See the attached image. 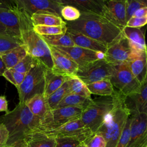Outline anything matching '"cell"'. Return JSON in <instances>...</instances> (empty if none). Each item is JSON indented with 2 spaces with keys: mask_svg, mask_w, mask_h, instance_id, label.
<instances>
[{
  "mask_svg": "<svg viewBox=\"0 0 147 147\" xmlns=\"http://www.w3.org/2000/svg\"><path fill=\"white\" fill-rule=\"evenodd\" d=\"M79 19L66 22L67 28L79 32L107 47L122 35V29L102 15L80 11Z\"/></svg>",
  "mask_w": 147,
  "mask_h": 147,
  "instance_id": "6da1fadb",
  "label": "cell"
},
{
  "mask_svg": "<svg viewBox=\"0 0 147 147\" xmlns=\"http://www.w3.org/2000/svg\"><path fill=\"white\" fill-rule=\"evenodd\" d=\"M80 15V10L71 5H64L61 10V17L68 22L77 20Z\"/></svg>",
  "mask_w": 147,
  "mask_h": 147,
  "instance_id": "8d00e7d4",
  "label": "cell"
},
{
  "mask_svg": "<svg viewBox=\"0 0 147 147\" xmlns=\"http://www.w3.org/2000/svg\"><path fill=\"white\" fill-rule=\"evenodd\" d=\"M113 105L112 95L92 99V102L83 110L80 119L84 126L94 134L103 123L106 115L112 109Z\"/></svg>",
  "mask_w": 147,
  "mask_h": 147,
  "instance_id": "5b68a950",
  "label": "cell"
},
{
  "mask_svg": "<svg viewBox=\"0 0 147 147\" xmlns=\"http://www.w3.org/2000/svg\"><path fill=\"white\" fill-rule=\"evenodd\" d=\"M69 93L68 84L66 80L60 87L47 98L50 109L52 110L55 109L61 100Z\"/></svg>",
  "mask_w": 147,
  "mask_h": 147,
  "instance_id": "4dcf8cb0",
  "label": "cell"
},
{
  "mask_svg": "<svg viewBox=\"0 0 147 147\" xmlns=\"http://www.w3.org/2000/svg\"><path fill=\"white\" fill-rule=\"evenodd\" d=\"M110 81L114 90L125 96L136 93L141 86L131 73L127 63L114 65Z\"/></svg>",
  "mask_w": 147,
  "mask_h": 147,
  "instance_id": "52a82bcc",
  "label": "cell"
},
{
  "mask_svg": "<svg viewBox=\"0 0 147 147\" xmlns=\"http://www.w3.org/2000/svg\"><path fill=\"white\" fill-rule=\"evenodd\" d=\"M63 5H71L80 10V11L93 13L103 16L104 10V1L99 0H59Z\"/></svg>",
  "mask_w": 147,
  "mask_h": 147,
  "instance_id": "7402d4cb",
  "label": "cell"
},
{
  "mask_svg": "<svg viewBox=\"0 0 147 147\" xmlns=\"http://www.w3.org/2000/svg\"><path fill=\"white\" fill-rule=\"evenodd\" d=\"M126 2L125 1H104L103 16L122 29L126 25Z\"/></svg>",
  "mask_w": 147,
  "mask_h": 147,
  "instance_id": "9a60e30c",
  "label": "cell"
},
{
  "mask_svg": "<svg viewBox=\"0 0 147 147\" xmlns=\"http://www.w3.org/2000/svg\"><path fill=\"white\" fill-rule=\"evenodd\" d=\"M147 6V1L126 0V21L133 17L134 13L139 9Z\"/></svg>",
  "mask_w": 147,
  "mask_h": 147,
  "instance_id": "d590c367",
  "label": "cell"
},
{
  "mask_svg": "<svg viewBox=\"0 0 147 147\" xmlns=\"http://www.w3.org/2000/svg\"><path fill=\"white\" fill-rule=\"evenodd\" d=\"M41 36L45 42L51 46L62 47L75 46L72 38L67 32L65 34Z\"/></svg>",
  "mask_w": 147,
  "mask_h": 147,
  "instance_id": "f546056e",
  "label": "cell"
},
{
  "mask_svg": "<svg viewBox=\"0 0 147 147\" xmlns=\"http://www.w3.org/2000/svg\"><path fill=\"white\" fill-rule=\"evenodd\" d=\"M125 102L131 114H147V82H145L138 92L125 96Z\"/></svg>",
  "mask_w": 147,
  "mask_h": 147,
  "instance_id": "ac0fdd59",
  "label": "cell"
},
{
  "mask_svg": "<svg viewBox=\"0 0 147 147\" xmlns=\"http://www.w3.org/2000/svg\"><path fill=\"white\" fill-rule=\"evenodd\" d=\"M133 17H147V6L138 9L134 13Z\"/></svg>",
  "mask_w": 147,
  "mask_h": 147,
  "instance_id": "ee69618b",
  "label": "cell"
},
{
  "mask_svg": "<svg viewBox=\"0 0 147 147\" xmlns=\"http://www.w3.org/2000/svg\"><path fill=\"white\" fill-rule=\"evenodd\" d=\"M49 47L53 61V68L52 70L67 78L76 75L79 68L78 65L69 57L56 49L53 47L49 45Z\"/></svg>",
  "mask_w": 147,
  "mask_h": 147,
  "instance_id": "2e32d148",
  "label": "cell"
},
{
  "mask_svg": "<svg viewBox=\"0 0 147 147\" xmlns=\"http://www.w3.org/2000/svg\"><path fill=\"white\" fill-rule=\"evenodd\" d=\"M55 147H76L80 142H83L77 138L61 137L56 138Z\"/></svg>",
  "mask_w": 147,
  "mask_h": 147,
  "instance_id": "ab89813d",
  "label": "cell"
},
{
  "mask_svg": "<svg viewBox=\"0 0 147 147\" xmlns=\"http://www.w3.org/2000/svg\"><path fill=\"white\" fill-rule=\"evenodd\" d=\"M131 122V114L128 117L123 129L116 147H126L130 138V125Z\"/></svg>",
  "mask_w": 147,
  "mask_h": 147,
  "instance_id": "74e56055",
  "label": "cell"
},
{
  "mask_svg": "<svg viewBox=\"0 0 147 147\" xmlns=\"http://www.w3.org/2000/svg\"><path fill=\"white\" fill-rule=\"evenodd\" d=\"M38 61H40L38 60L28 53L26 56L13 68L19 72L26 74L36 65Z\"/></svg>",
  "mask_w": 147,
  "mask_h": 147,
  "instance_id": "836d02e7",
  "label": "cell"
},
{
  "mask_svg": "<svg viewBox=\"0 0 147 147\" xmlns=\"http://www.w3.org/2000/svg\"><path fill=\"white\" fill-rule=\"evenodd\" d=\"M91 94L98 95L102 96H111L114 88L110 79L102 80L87 85Z\"/></svg>",
  "mask_w": 147,
  "mask_h": 147,
  "instance_id": "83f0119b",
  "label": "cell"
},
{
  "mask_svg": "<svg viewBox=\"0 0 147 147\" xmlns=\"http://www.w3.org/2000/svg\"><path fill=\"white\" fill-rule=\"evenodd\" d=\"M25 75L26 74L19 72L13 68L6 69L3 74V76L16 87L22 83Z\"/></svg>",
  "mask_w": 147,
  "mask_h": 147,
  "instance_id": "e575fe53",
  "label": "cell"
},
{
  "mask_svg": "<svg viewBox=\"0 0 147 147\" xmlns=\"http://www.w3.org/2000/svg\"><path fill=\"white\" fill-rule=\"evenodd\" d=\"M41 131L48 136L55 138L74 137L77 138L82 141H84L93 134L84 126L80 118L69 122L59 126Z\"/></svg>",
  "mask_w": 147,
  "mask_h": 147,
  "instance_id": "30bf717a",
  "label": "cell"
},
{
  "mask_svg": "<svg viewBox=\"0 0 147 147\" xmlns=\"http://www.w3.org/2000/svg\"><path fill=\"white\" fill-rule=\"evenodd\" d=\"M9 139V133L3 124H0V147H5Z\"/></svg>",
  "mask_w": 147,
  "mask_h": 147,
  "instance_id": "b9f144b4",
  "label": "cell"
},
{
  "mask_svg": "<svg viewBox=\"0 0 147 147\" xmlns=\"http://www.w3.org/2000/svg\"><path fill=\"white\" fill-rule=\"evenodd\" d=\"M141 53L134 51L130 46L128 41L122 36L107 47L104 59L113 65L127 63L138 57Z\"/></svg>",
  "mask_w": 147,
  "mask_h": 147,
  "instance_id": "9c48e42d",
  "label": "cell"
},
{
  "mask_svg": "<svg viewBox=\"0 0 147 147\" xmlns=\"http://www.w3.org/2000/svg\"><path fill=\"white\" fill-rule=\"evenodd\" d=\"M113 72L114 65L102 59L79 67L76 75L87 85L102 80H110Z\"/></svg>",
  "mask_w": 147,
  "mask_h": 147,
  "instance_id": "ba28073f",
  "label": "cell"
},
{
  "mask_svg": "<svg viewBox=\"0 0 147 147\" xmlns=\"http://www.w3.org/2000/svg\"><path fill=\"white\" fill-rule=\"evenodd\" d=\"M46 67L40 61L25 75L22 83L17 88L20 103L36 94H44Z\"/></svg>",
  "mask_w": 147,
  "mask_h": 147,
  "instance_id": "8992f818",
  "label": "cell"
},
{
  "mask_svg": "<svg viewBox=\"0 0 147 147\" xmlns=\"http://www.w3.org/2000/svg\"><path fill=\"white\" fill-rule=\"evenodd\" d=\"M83 142L87 147H106V141L103 137L99 133L92 134Z\"/></svg>",
  "mask_w": 147,
  "mask_h": 147,
  "instance_id": "f35d334b",
  "label": "cell"
},
{
  "mask_svg": "<svg viewBox=\"0 0 147 147\" xmlns=\"http://www.w3.org/2000/svg\"><path fill=\"white\" fill-rule=\"evenodd\" d=\"M21 38L6 34H0V53H6L13 48L23 45Z\"/></svg>",
  "mask_w": 147,
  "mask_h": 147,
  "instance_id": "1f68e13d",
  "label": "cell"
},
{
  "mask_svg": "<svg viewBox=\"0 0 147 147\" xmlns=\"http://www.w3.org/2000/svg\"><path fill=\"white\" fill-rule=\"evenodd\" d=\"M147 24V17H131L126 23V26L130 28H140Z\"/></svg>",
  "mask_w": 147,
  "mask_h": 147,
  "instance_id": "60d3db41",
  "label": "cell"
},
{
  "mask_svg": "<svg viewBox=\"0 0 147 147\" xmlns=\"http://www.w3.org/2000/svg\"><path fill=\"white\" fill-rule=\"evenodd\" d=\"M6 69V66L2 61L1 57H0V76H3V74L5 70Z\"/></svg>",
  "mask_w": 147,
  "mask_h": 147,
  "instance_id": "f6af8a7d",
  "label": "cell"
},
{
  "mask_svg": "<svg viewBox=\"0 0 147 147\" xmlns=\"http://www.w3.org/2000/svg\"><path fill=\"white\" fill-rule=\"evenodd\" d=\"M0 34H7L6 28L1 24H0Z\"/></svg>",
  "mask_w": 147,
  "mask_h": 147,
  "instance_id": "bcb514c9",
  "label": "cell"
},
{
  "mask_svg": "<svg viewBox=\"0 0 147 147\" xmlns=\"http://www.w3.org/2000/svg\"><path fill=\"white\" fill-rule=\"evenodd\" d=\"M67 80L70 93L91 98V94L88 89L87 85L76 75L68 77Z\"/></svg>",
  "mask_w": 147,
  "mask_h": 147,
  "instance_id": "f1b7e54d",
  "label": "cell"
},
{
  "mask_svg": "<svg viewBox=\"0 0 147 147\" xmlns=\"http://www.w3.org/2000/svg\"><path fill=\"white\" fill-rule=\"evenodd\" d=\"M7 113L8 110V103L5 96H0V112Z\"/></svg>",
  "mask_w": 147,
  "mask_h": 147,
  "instance_id": "7bdbcfd3",
  "label": "cell"
},
{
  "mask_svg": "<svg viewBox=\"0 0 147 147\" xmlns=\"http://www.w3.org/2000/svg\"><path fill=\"white\" fill-rule=\"evenodd\" d=\"M114 105L106 115L96 133L105 138L106 147H116L126 120L131 114L125 102V96L114 90L112 95Z\"/></svg>",
  "mask_w": 147,
  "mask_h": 147,
  "instance_id": "277c9868",
  "label": "cell"
},
{
  "mask_svg": "<svg viewBox=\"0 0 147 147\" xmlns=\"http://www.w3.org/2000/svg\"><path fill=\"white\" fill-rule=\"evenodd\" d=\"M25 103L33 115L42 122L43 129L40 131L48 130L52 127V110L50 109L47 99L44 94L33 95L28 99Z\"/></svg>",
  "mask_w": 147,
  "mask_h": 147,
  "instance_id": "7c38bea8",
  "label": "cell"
},
{
  "mask_svg": "<svg viewBox=\"0 0 147 147\" xmlns=\"http://www.w3.org/2000/svg\"><path fill=\"white\" fill-rule=\"evenodd\" d=\"M129 67L139 83L142 85L147 75V61L146 53H142L138 57L127 63Z\"/></svg>",
  "mask_w": 147,
  "mask_h": 147,
  "instance_id": "cb8c5ba5",
  "label": "cell"
},
{
  "mask_svg": "<svg viewBox=\"0 0 147 147\" xmlns=\"http://www.w3.org/2000/svg\"><path fill=\"white\" fill-rule=\"evenodd\" d=\"M146 147H147V146H146Z\"/></svg>",
  "mask_w": 147,
  "mask_h": 147,
  "instance_id": "f907efd6",
  "label": "cell"
},
{
  "mask_svg": "<svg viewBox=\"0 0 147 147\" xmlns=\"http://www.w3.org/2000/svg\"><path fill=\"white\" fill-rule=\"evenodd\" d=\"M30 20L33 26L37 25L45 26H64L66 22L62 17L48 13H34L30 16Z\"/></svg>",
  "mask_w": 147,
  "mask_h": 147,
  "instance_id": "484cf974",
  "label": "cell"
},
{
  "mask_svg": "<svg viewBox=\"0 0 147 147\" xmlns=\"http://www.w3.org/2000/svg\"><path fill=\"white\" fill-rule=\"evenodd\" d=\"M67 77L57 74L53 70L46 68L45 72V86L44 95L47 98L60 87L66 81Z\"/></svg>",
  "mask_w": 147,
  "mask_h": 147,
  "instance_id": "603a6c76",
  "label": "cell"
},
{
  "mask_svg": "<svg viewBox=\"0 0 147 147\" xmlns=\"http://www.w3.org/2000/svg\"><path fill=\"white\" fill-rule=\"evenodd\" d=\"M122 31L123 35L134 51L138 53L146 52V44L145 36L140 28L125 26L122 29Z\"/></svg>",
  "mask_w": 147,
  "mask_h": 147,
  "instance_id": "44dd1931",
  "label": "cell"
},
{
  "mask_svg": "<svg viewBox=\"0 0 147 147\" xmlns=\"http://www.w3.org/2000/svg\"><path fill=\"white\" fill-rule=\"evenodd\" d=\"M146 61H147V44H146ZM145 82H147V75H146V80Z\"/></svg>",
  "mask_w": 147,
  "mask_h": 147,
  "instance_id": "c3c4849f",
  "label": "cell"
},
{
  "mask_svg": "<svg viewBox=\"0 0 147 147\" xmlns=\"http://www.w3.org/2000/svg\"><path fill=\"white\" fill-rule=\"evenodd\" d=\"M5 125L9 133L5 147L21 141L28 133L43 129L42 122L30 112L25 103H18L16 107L0 116V124Z\"/></svg>",
  "mask_w": 147,
  "mask_h": 147,
  "instance_id": "7a4b0ae2",
  "label": "cell"
},
{
  "mask_svg": "<svg viewBox=\"0 0 147 147\" xmlns=\"http://www.w3.org/2000/svg\"><path fill=\"white\" fill-rule=\"evenodd\" d=\"M92 98H88L76 94L69 93L61 100L56 109L63 107H76L84 110L92 102Z\"/></svg>",
  "mask_w": 147,
  "mask_h": 147,
  "instance_id": "4316f807",
  "label": "cell"
},
{
  "mask_svg": "<svg viewBox=\"0 0 147 147\" xmlns=\"http://www.w3.org/2000/svg\"><path fill=\"white\" fill-rule=\"evenodd\" d=\"M5 53H0V57H1L2 56H3Z\"/></svg>",
  "mask_w": 147,
  "mask_h": 147,
  "instance_id": "681fc988",
  "label": "cell"
},
{
  "mask_svg": "<svg viewBox=\"0 0 147 147\" xmlns=\"http://www.w3.org/2000/svg\"><path fill=\"white\" fill-rule=\"evenodd\" d=\"M28 54L26 47L23 44L5 53L1 57L3 61L6 69L14 68Z\"/></svg>",
  "mask_w": 147,
  "mask_h": 147,
  "instance_id": "d4e9b609",
  "label": "cell"
},
{
  "mask_svg": "<svg viewBox=\"0 0 147 147\" xmlns=\"http://www.w3.org/2000/svg\"><path fill=\"white\" fill-rule=\"evenodd\" d=\"M53 47L63 54L69 57L78 65L79 67H83L91 62L104 59L105 57V54L102 52H95L77 46Z\"/></svg>",
  "mask_w": 147,
  "mask_h": 147,
  "instance_id": "4fadbf2b",
  "label": "cell"
},
{
  "mask_svg": "<svg viewBox=\"0 0 147 147\" xmlns=\"http://www.w3.org/2000/svg\"><path fill=\"white\" fill-rule=\"evenodd\" d=\"M14 2L30 17L34 13H48L61 17L63 6L59 0H14Z\"/></svg>",
  "mask_w": 147,
  "mask_h": 147,
  "instance_id": "8fae6325",
  "label": "cell"
},
{
  "mask_svg": "<svg viewBox=\"0 0 147 147\" xmlns=\"http://www.w3.org/2000/svg\"><path fill=\"white\" fill-rule=\"evenodd\" d=\"M83 110V109L76 107H63L52 110L53 126L52 128L80 119Z\"/></svg>",
  "mask_w": 147,
  "mask_h": 147,
  "instance_id": "d6986e66",
  "label": "cell"
},
{
  "mask_svg": "<svg viewBox=\"0 0 147 147\" xmlns=\"http://www.w3.org/2000/svg\"><path fill=\"white\" fill-rule=\"evenodd\" d=\"M67 33L74 41L75 46L105 53L107 47L79 32L67 28Z\"/></svg>",
  "mask_w": 147,
  "mask_h": 147,
  "instance_id": "ffe728a7",
  "label": "cell"
},
{
  "mask_svg": "<svg viewBox=\"0 0 147 147\" xmlns=\"http://www.w3.org/2000/svg\"><path fill=\"white\" fill-rule=\"evenodd\" d=\"M34 30L40 36H51L65 34L67 32V28L64 26H45L37 25L33 26Z\"/></svg>",
  "mask_w": 147,
  "mask_h": 147,
  "instance_id": "d6a6232c",
  "label": "cell"
},
{
  "mask_svg": "<svg viewBox=\"0 0 147 147\" xmlns=\"http://www.w3.org/2000/svg\"><path fill=\"white\" fill-rule=\"evenodd\" d=\"M76 147H87V146L85 145V144L83 142H82Z\"/></svg>",
  "mask_w": 147,
  "mask_h": 147,
  "instance_id": "7dc6e473",
  "label": "cell"
},
{
  "mask_svg": "<svg viewBox=\"0 0 147 147\" xmlns=\"http://www.w3.org/2000/svg\"><path fill=\"white\" fill-rule=\"evenodd\" d=\"M0 24L6 28L7 34L21 38L19 20L12 1L0 2Z\"/></svg>",
  "mask_w": 147,
  "mask_h": 147,
  "instance_id": "5bb4252c",
  "label": "cell"
},
{
  "mask_svg": "<svg viewBox=\"0 0 147 147\" xmlns=\"http://www.w3.org/2000/svg\"><path fill=\"white\" fill-rule=\"evenodd\" d=\"M12 2L19 20L21 39L26 47L28 53L38 60L46 68L52 69L53 61L49 45L34 30L30 17L17 6L14 0Z\"/></svg>",
  "mask_w": 147,
  "mask_h": 147,
  "instance_id": "3957f363",
  "label": "cell"
},
{
  "mask_svg": "<svg viewBox=\"0 0 147 147\" xmlns=\"http://www.w3.org/2000/svg\"><path fill=\"white\" fill-rule=\"evenodd\" d=\"M56 145L55 138L36 130L28 133L21 141L9 147H55Z\"/></svg>",
  "mask_w": 147,
  "mask_h": 147,
  "instance_id": "e0dca14e",
  "label": "cell"
}]
</instances>
